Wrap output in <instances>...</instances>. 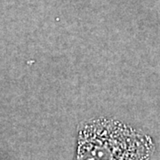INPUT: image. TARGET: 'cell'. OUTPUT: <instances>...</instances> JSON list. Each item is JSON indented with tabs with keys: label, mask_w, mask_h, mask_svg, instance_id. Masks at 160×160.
<instances>
[{
	"label": "cell",
	"mask_w": 160,
	"mask_h": 160,
	"mask_svg": "<svg viewBox=\"0 0 160 160\" xmlns=\"http://www.w3.org/2000/svg\"><path fill=\"white\" fill-rule=\"evenodd\" d=\"M152 140L119 121L101 118L83 123L75 160H148Z\"/></svg>",
	"instance_id": "6da1fadb"
}]
</instances>
